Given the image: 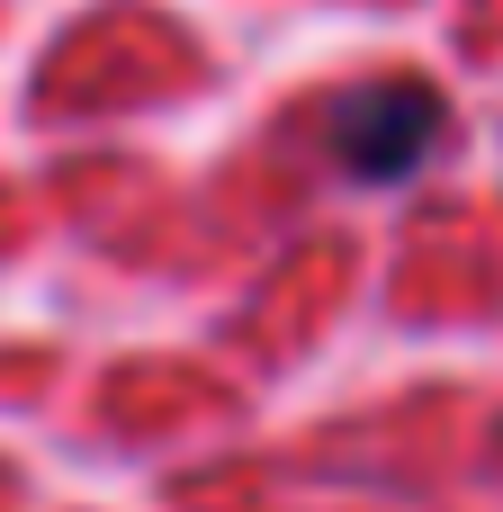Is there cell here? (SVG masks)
<instances>
[{"label":"cell","mask_w":503,"mask_h":512,"mask_svg":"<svg viewBox=\"0 0 503 512\" xmlns=\"http://www.w3.org/2000/svg\"><path fill=\"white\" fill-rule=\"evenodd\" d=\"M333 135V162L360 171V180H405L432 144H441V99L423 81H360L351 99H333L324 117Z\"/></svg>","instance_id":"obj_1"}]
</instances>
